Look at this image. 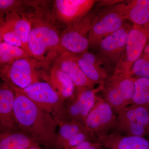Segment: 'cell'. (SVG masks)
<instances>
[{
    "label": "cell",
    "instance_id": "1",
    "mask_svg": "<svg viewBox=\"0 0 149 149\" xmlns=\"http://www.w3.org/2000/svg\"><path fill=\"white\" fill-rule=\"evenodd\" d=\"M32 7V11L24 13L31 24L28 48L33 57L49 67L64 52L61 45V33L45 3L35 2Z\"/></svg>",
    "mask_w": 149,
    "mask_h": 149
},
{
    "label": "cell",
    "instance_id": "2",
    "mask_svg": "<svg viewBox=\"0 0 149 149\" xmlns=\"http://www.w3.org/2000/svg\"><path fill=\"white\" fill-rule=\"evenodd\" d=\"M15 91V113L18 131L27 134L38 144L54 148L57 123L50 114L26 96Z\"/></svg>",
    "mask_w": 149,
    "mask_h": 149
},
{
    "label": "cell",
    "instance_id": "3",
    "mask_svg": "<svg viewBox=\"0 0 149 149\" xmlns=\"http://www.w3.org/2000/svg\"><path fill=\"white\" fill-rule=\"evenodd\" d=\"M115 3L97 8L89 34L90 47L96 48L103 39L115 32L126 23L127 3Z\"/></svg>",
    "mask_w": 149,
    "mask_h": 149
},
{
    "label": "cell",
    "instance_id": "4",
    "mask_svg": "<svg viewBox=\"0 0 149 149\" xmlns=\"http://www.w3.org/2000/svg\"><path fill=\"white\" fill-rule=\"evenodd\" d=\"M49 68L33 57L18 60L10 65H1V77L9 85L24 89L41 81Z\"/></svg>",
    "mask_w": 149,
    "mask_h": 149
},
{
    "label": "cell",
    "instance_id": "5",
    "mask_svg": "<svg viewBox=\"0 0 149 149\" xmlns=\"http://www.w3.org/2000/svg\"><path fill=\"white\" fill-rule=\"evenodd\" d=\"M15 91L22 93L52 116L58 124L68 120L65 102L63 101L52 86L45 81H40L24 89L9 85Z\"/></svg>",
    "mask_w": 149,
    "mask_h": 149
},
{
    "label": "cell",
    "instance_id": "6",
    "mask_svg": "<svg viewBox=\"0 0 149 149\" xmlns=\"http://www.w3.org/2000/svg\"><path fill=\"white\" fill-rule=\"evenodd\" d=\"M102 85L104 100L116 114L131 105L135 93V78L113 73Z\"/></svg>",
    "mask_w": 149,
    "mask_h": 149
},
{
    "label": "cell",
    "instance_id": "7",
    "mask_svg": "<svg viewBox=\"0 0 149 149\" xmlns=\"http://www.w3.org/2000/svg\"><path fill=\"white\" fill-rule=\"evenodd\" d=\"M132 25L126 22L120 29L103 39L96 48L97 58L109 72H113L124 55Z\"/></svg>",
    "mask_w": 149,
    "mask_h": 149
},
{
    "label": "cell",
    "instance_id": "8",
    "mask_svg": "<svg viewBox=\"0 0 149 149\" xmlns=\"http://www.w3.org/2000/svg\"><path fill=\"white\" fill-rule=\"evenodd\" d=\"M97 9L70 24L61 32V45L64 52L79 54L88 51L90 47L89 34Z\"/></svg>",
    "mask_w": 149,
    "mask_h": 149
},
{
    "label": "cell",
    "instance_id": "9",
    "mask_svg": "<svg viewBox=\"0 0 149 149\" xmlns=\"http://www.w3.org/2000/svg\"><path fill=\"white\" fill-rule=\"evenodd\" d=\"M149 129V109L131 104L117 114L113 132L124 136L144 137L148 135Z\"/></svg>",
    "mask_w": 149,
    "mask_h": 149
},
{
    "label": "cell",
    "instance_id": "10",
    "mask_svg": "<svg viewBox=\"0 0 149 149\" xmlns=\"http://www.w3.org/2000/svg\"><path fill=\"white\" fill-rule=\"evenodd\" d=\"M149 43V24L146 26L132 25L127 37L124 55L113 73L129 77L133 65Z\"/></svg>",
    "mask_w": 149,
    "mask_h": 149
},
{
    "label": "cell",
    "instance_id": "11",
    "mask_svg": "<svg viewBox=\"0 0 149 149\" xmlns=\"http://www.w3.org/2000/svg\"><path fill=\"white\" fill-rule=\"evenodd\" d=\"M102 85L96 88L76 87L74 95L65 102L68 120H73L85 125L86 118L95 106Z\"/></svg>",
    "mask_w": 149,
    "mask_h": 149
},
{
    "label": "cell",
    "instance_id": "12",
    "mask_svg": "<svg viewBox=\"0 0 149 149\" xmlns=\"http://www.w3.org/2000/svg\"><path fill=\"white\" fill-rule=\"evenodd\" d=\"M104 99L98 96L93 109L86 118L85 125L97 139L110 133L116 124L117 116Z\"/></svg>",
    "mask_w": 149,
    "mask_h": 149
},
{
    "label": "cell",
    "instance_id": "13",
    "mask_svg": "<svg viewBox=\"0 0 149 149\" xmlns=\"http://www.w3.org/2000/svg\"><path fill=\"white\" fill-rule=\"evenodd\" d=\"M98 1L94 0H56L53 4V16L67 26L91 12Z\"/></svg>",
    "mask_w": 149,
    "mask_h": 149
},
{
    "label": "cell",
    "instance_id": "14",
    "mask_svg": "<svg viewBox=\"0 0 149 149\" xmlns=\"http://www.w3.org/2000/svg\"><path fill=\"white\" fill-rule=\"evenodd\" d=\"M15 91L5 82L0 85L1 133L18 131L15 113Z\"/></svg>",
    "mask_w": 149,
    "mask_h": 149
},
{
    "label": "cell",
    "instance_id": "15",
    "mask_svg": "<svg viewBox=\"0 0 149 149\" xmlns=\"http://www.w3.org/2000/svg\"><path fill=\"white\" fill-rule=\"evenodd\" d=\"M73 55L85 76L96 84L103 85L110 75L95 55L87 51Z\"/></svg>",
    "mask_w": 149,
    "mask_h": 149
},
{
    "label": "cell",
    "instance_id": "16",
    "mask_svg": "<svg viewBox=\"0 0 149 149\" xmlns=\"http://www.w3.org/2000/svg\"><path fill=\"white\" fill-rule=\"evenodd\" d=\"M53 64L70 77L76 87L93 88L96 85L85 76L74 58L73 54L63 52Z\"/></svg>",
    "mask_w": 149,
    "mask_h": 149
},
{
    "label": "cell",
    "instance_id": "17",
    "mask_svg": "<svg viewBox=\"0 0 149 149\" xmlns=\"http://www.w3.org/2000/svg\"><path fill=\"white\" fill-rule=\"evenodd\" d=\"M43 80L47 82L53 88L63 101H68L72 97L75 91V85L70 77L53 64L43 77Z\"/></svg>",
    "mask_w": 149,
    "mask_h": 149
},
{
    "label": "cell",
    "instance_id": "18",
    "mask_svg": "<svg viewBox=\"0 0 149 149\" xmlns=\"http://www.w3.org/2000/svg\"><path fill=\"white\" fill-rule=\"evenodd\" d=\"M97 139L101 145L109 149H149V141L140 136H124L112 132Z\"/></svg>",
    "mask_w": 149,
    "mask_h": 149
},
{
    "label": "cell",
    "instance_id": "19",
    "mask_svg": "<svg viewBox=\"0 0 149 149\" xmlns=\"http://www.w3.org/2000/svg\"><path fill=\"white\" fill-rule=\"evenodd\" d=\"M10 26L19 37L26 49L30 52L28 43L31 30L30 20L24 13L19 14L10 12L7 14L3 18L1 19Z\"/></svg>",
    "mask_w": 149,
    "mask_h": 149
},
{
    "label": "cell",
    "instance_id": "20",
    "mask_svg": "<svg viewBox=\"0 0 149 149\" xmlns=\"http://www.w3.org/2000/svg\"><path fill=\"white\" fill-rule=\"evenodd\" d=\"M36 143L30 136L22 131L0 134V149H29Z\"/></svg>",
    "mask_w": 149,
    "mask_h": 149
},
{
    "label": "cell",
    "instance_id": "21",
    "mask_svg": "<svg viewBox=\"0 0 149 149\" xmlns=\"http://www.w3.org/2000/svg\"><path fill=\"white\" fill-rule=\"evenodd\" d=\"M127 20L135 25L149 24V0H132L127 3Z\"/></svg>",
    "mask_w": 149,
    "mask_h": 149
},
{
    "label": "cell",
    "instance_id": "22",
    "mask_svg": "<svg viewBox=\"0 0 149 149\" xmlns=\"http://www.w3.org/2000/svg\"><path fill=\"white\" fill-rule=\"evenodd\" d=\"M58 126V131L54 146L56 149H60L63 144L75 134L88 130L85 125L73 120H65L60 123Z\"/></svg>",
    "mask_w": 149,
    "mask_h": 149
},
{
    "label": "cell",
    "instance_id": "23",
    "mask_svg": "<svg viewBox=\"0 0 149 149\" xmlns=\"http://www.w3.org/2000/svg\"><path fill=\"white\" fill-rule=\"evenodd\" d=\"M31 57H33L32 54L22 48L0 42L1 65L11 64L20 59Z\"/></svg>",
    "mask_w": 149,
    "mask_h": 149
},
{
    "label": "cell",
    "instance_id": "24",
    "mask_svg": "<svg viewBox=\"0 0 149 149\" xmlns=\"http://www.w3.org/2000/svg\"><path fill=\"white\" fill-rule=\"evenodd\" d=\"M131 104L149 109V78H135V93Z\"/></svg>",
    "mask_w": 149,
    "mask_h": 149
},
{
    "label": "cell",
    "instance_id": "25",
    "mask_svg": "<svg viewBox=\"0 0 149 149\" xmlns=\"http://www.w3.org/2000/svg\"><path fill=\"white\" fill-rule=\"evenodd\" d=\"M129 77L149 78V43L133 65Z\"/></svg>",
    "mask_w": 149,
    "mask_h": 149
},
{
    "label": "cell",
    "instance_id": "26",
    "mask_svg": "<svg viewBox=\"0 0 149 149\" xmlns=\"http://www.w3.org/2000/svg\"><path fill=\"white\" fill-rule=\"evenodd\" d=\"M0 41L19 47L27 51L16 32L8 24L3 20H1Z\"/></svg>",
    "mask_w": 149,
    "mask_h": 149
},
{
    "label": "cell",
    "instance_id": "27",
    "mask_svg": "<svg viewBox=\"0 0 149 149\" xmlns=\"http://www.w3.org/2000/svg\"><path fill=\"white\" fill-rule=\"evenodd\" d=\"M29 2L14 0H0V17L3 18L7 14L15 12L19 14L24 13V6L29 5Z\"/></svg>",
    "mask_w": 149,
    "mask_h": 149
},
{
    "label": "cell",
    "instance_id": "28",
    "mask_svg": "<svg viewBox=\"0 0 149 149\" xmlns=\"http://www.w3.org/2000/svg\"><path fill=\"white\" fill-rule=\"evenodd\" d=\"M97 140V137L88 130L81 131L75 134L63 144L60 149H66L76 146L86 141Z\"/></svg>",
    "mask_w": 149,
    "mask_h": 149
},
{
    "label": "cell",
    "instance_id": "29",
    "mask_svg": "<svg viewBox=\"0 0 149 149\" xmlns=\"http://www.w3.org/2000/svg\"><path fill=\"white\" fill-rule=\"evenodd\" d=\"M101 144L100 142H94L92 141H86L76 146L66 149H101Z\"/></svg>",
    "mask_w": 149,
    "mask_h": 149
},
{
    "label": "cell",
    "instance_id": "30",
    "mask_svg": "<svg viewBox=\"0 0 149 149\" xmlns=\"http://www.w3.org/2000/svg\"><path fill=\"white\" fill-rule=\"evenodd\" d=\"M29 149H42L39 146V144L36 143L30 147Z\"/></svg>",
    "mask_w": 149,
    "mask_h": 149
},
{
    "label": "cell",
    "instance_id": "31",
    "mask_svg": "<svg viewBox=\"0 0 149 149\" xmlns=\"http://www.w3.org/2000/svg\"><path fill=\"white\" fill-rule=\"evenodd\" d=\"M148 135H149V129L148 133Z\"/></svg>",
    "mask_w": 149,
    "mask_h": 149
}]
</instances>
